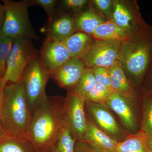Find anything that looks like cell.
<instances>
[{
	"label": "cell",
	"mask_w": 152,
	"mask_h": 152,
	"mask_svg": "<svg viewBox=\"0 0 152 152\" xmlns=\"http://www.w3.org/2000/svg\"><path fill=\"white\" fill-rule=\"evenodd\" d=\"M66 101L61 96H50L47 103L33 113L28 134L38 152H48L64 126Z\"/></svg>",
	"instance_id": "1"
},
{
	"label": "cell",
	"mask_w": 152,
	"mask_h": 152,
	"mask_svg": "<svg viewBox=\"0 0 152 152\" xmlns=\"http://www.w3.org/2000/svg\"><path fill=\"white\" fill-rule=\"evenodd\" d=\"M32 117L22 81L6 85L0 112V120L5 133L28 134Z\"/></svg>",
	"instance_id": "2"
},
{
	"label": "cell",
	"mask_w": 152,
	"mask_h": 152,
	"mask_svg": "<svg viewBox=\"0 0 152 152\" xmlns=\"http://www.w3.org/2000/svg\"><path fill=\"white\" fill-rule=\"evenodd\" d=\"M50 78V74L42 64L39 55L28 65L23 73L22 83L32 114L48 101L45 88Z\"/></svg>",
	"instance_id": "3"
},
{
	"label": "cell",
	"mask_w": 152,
	"mask_h": 152,
	"mask_svg": "<svg viewBox=\"0 0 152 152\" xmlns=\"http://www.w3.org/2000/svg\"><path fill=\"white\" fill-rule=\"evenodd\" d=\"M2 1L5 9L6 17L0 33L13 39L23 37L32 41L39 40L40 38L35 31L29 16V0Z\"/></svg>",
	"instance_id": "4"
},
{
	"label": "cell",
	"mask_w": 152,
	"mask_h": 152,
	"mask_svg": "<svg viewBox=\"0 0 152 152\" xmlns=\"http://www.w3.org/2000/svg\"><path fill=\"white\" fill-rule=\"evenodd\" d=\"M151 52V45L145 42L131 39L123 41L118 61L131 77L138 83L148 67Z\"/></svg>",
	"instance_id": "5"
},
{
	"label": "cell",
	"mask_w": 152,
	"mask_h": 152,
	"mask_svg": "<svg viewBox=\"0 0 152 152\" xmlns=\"http://www.w3.org/2000/svg\"><path fill=\"white\" fill-rule=\"evenodd\" d=\"M31 40L19 37L14 39L12 46L6 61V71L2 80L6 85L22 81L25 69L39 56V51Z\"/></svg>",
	"instance_id": "6"
},
{
	"label": "cell",
	"mask_w": 152,
	"mask_h": 152,
	"mask_svg": "<svg viewBox=\"0 0 152 152\" xmlns=\"http://www.w3.org/2000/svg\"><path fill=\"white\" fill-rule=\"evenodd\" d=\"M64 110V124L76 141L81 140L86 127L85 99L75 89L68 90Z\"/></svg>",
	"instance_id": "7"
},
{
	"label": "cell",
	"mask_w": 152,
	"mask_h": 152,
	"mask_svg": "<svg viewBox=\"0 0 152 152\" xmlns=\"http://www.w3.org/2000/svg\"><path fill=\"white\" fill-rule=\"evenodd\" d=\"M86 113L99 129L117 142L126 137L112 114L111 110L105 104L95 103L85 99Z\"/></svg>",
	"instance_id": "8"
},
{
	"label": "cell",
	"mask_w": 152,
	"mask_h": 152,
	"mask_svg": "<svg viewBox=\"0 0 152 152\" xmlns=\"http://www.w3.org/2000/svg\"><path fill=\"white\" fill-rule=\"evenodd\" d=\"M122 42L96 40L81 59L86 68L99 66L109 68L118 61Z\"/></svg>",
	"instance_id": "9"
},
{
	"label": "cell",
	"mask_w": 152,
	"mask_h": 152,
	"mask_svg": "<svg viewBox=\"0 0 152 152\" xmlns=\"http://www.w3.org/2000/svg\"><path fill=\"white\" fill-rule=\"evenodd\" d=\"M39 54L42 64L50 74L72 58L62 41L51 37L44 39Z\"/></svg>",
	"instance_id": "10"
},
{
	"label": "cell",
	"mask_w": 152,
	"mask_h": 152,
	"mask_svg": "<svg viewBox=\"0 0 152 152\" xmlns=\"http://www.w3.org/2000/svg\"><path fill=\"white\" fill-rule=\"evenodd\" d=\"M134 98L127 97L113 92L105 104L117 114L124 127L131 134L137 132L138 124Z\"/></svg>",
	"instance_id": "11"
},
{
	"label": "cell",
	"mask_w": 152,
	"mask_h": 152,
	"mask_svg": "<svg viewBox=\"0 0 152 152\" xmlns=\"http://www.w3.org/2000/svg\"><path fill=\"white\" fill-rule=\"evenodd\" d=\"M86 68L82 59L72 58L50 74V78L61 88L70 89L75 87Z\"/></svg>",
	"instance_id": "12"
},
{
	"label": "cell",
	"mask_w": 152,
	"mask_h": 152,
	"mask_svg": "<svg viewBox=\"0 0 152 152\" xmlns=\"http://www.w3.org/2000/svg\"><path fill=\"white\" fill-rule=\"evenodd\" d=\"M40 31L46 37L64 40L76 32L74 18L58 9L51 20L41 28Z\"/></svg>",
	"instance_id": "13"
},
{
	"label": "cell",
	"mask_w": 152,
	"mask_h": 152,
	"mask_svg": "<svg viewBox=\"0 0 152 152\" xmlns=\"http://www.w3.org/2000/svg\"><path fill=\"white\" fill-rule=\"evenodd\" d=\"M86 127L82 141L91 144L105 152H115L117 142L96 126L86 114Z\"/></svg>",
	"instance_id": "14"
},
{
	"label": "cell",
	"mask_w": 152,
	"mask_h": 152,
	"mask_svg": "<svg viewBox=\"0 0 152 152\" xmlns=\"http://www.w3.org/2000/svg\"><path fill=\"white\" fill-rule=\"evenodd\" d=\"M0 152H38L28 134L10 135L0 138Z\"/></svg>",
	"instance_id": "15"
},
{
	"label": "cell",
	"mask_w": 152,
	"mask_h": 152,
	"mask_svg": "<svg viewBox=\"0 0 152 152\" xmlns=\"http://www.w3.org/2000/svg\"><path fill=\"white\" fill-rule=\"evenodd\" d=\"M109 69L112 91L127 97L134 98V90L121 63L117 61Z\"/></svg>",
	"instance_id": "16"
},
{
	"label": "cell",
	"mask_w": 152,
	"mask_h": 152,
	"mask_svg": "<svg viewBox=\"0 0 152 152\" xmlns=\"http://www.w3.org/2000/svg\"><path fill=\"white\" fill-rule=\"evenodd\" d=\"M62 41L67 48L72 58L81 59L94 42L91 35L80 31L76 32Z\"/></svg>",
	"instance_id": "17"
},
{
	"label": "cell",
	"mask_w": 152,
	"mask_h": 152,
	"mask_svg": "<svg viewBox=\"0 0 152 152\" xmlns=\"http://www.w3.org/2000/svg\"><path fill=\"white\" fill-rule=\"evenodd\" d=\"M92 36L96 40L123 41L129 40V33L119 27L113 20L104 22L98 26Z\"/></svg>",
	"instance_id": "18"
},
{
	"label": "cell",
	"mask_w": 152,
	"mask_h": 152,
	"mask_svg": "<svg viewBox=\"0 0 152 152\" xmlns=\"http://www.w3.org/2000/svg\"><path fill=\"white\" fill-rule=\"evenodd\" d=\"M147 138L145 133L140 130L117 143L115 152H151L147 147Z\"/></svg>",
	"instance_id": "19"
},
{
	"label": "cell",
	"mask_w": 152,
	"mask_h": 152,
	"mask_svg": "<svg viewBox=\"0 0 152 152\" xmlns=\"http://www.w3.org/2000/svg\"><path fill=\"white\" fill-rule=\"evenodd\" d=\"M74 18L76 31L86 33L90 35H92L98 26L105 21L102 17L91 9L77 14Z\"/></svg>",
	"instance_id": "20"
},
{
	"label": "cell",
	"mask_w": 152,
	"mask_h": 152,
	"mask_svg": "<svg viewBox=\"0 0 152 152\" xmlns=\"http://www.w3.org/2000/svg\"><path fill=\"white\" fill-rule=\"evenodd\" d=\"M112 20L128 33L132 29L134 18L130 11L122 2L114 1Z\"/></svg>",
	"instance_id": "21"
},
{
	"label": "cell",
	"mask_w": 152,
	"mask_h": 152,
	"mask_svg": "<svg viewBox=\"0 0 152 152\" xmlns=\"http://www.w3.org/2000/svg\"><path fill=\"white\" fill-rule=\"evenodd\" d=\"M76 141L64 125L56 137L48 152H75Z\"/></svg>",
	"instance_id": "22"
},
{
	"label": "cell",
	"mask_w": 152,
	"mask_h": 152,
	"mask_svg": "<svg viewBox=\"0 0 152 152\" xmlns=\"http://www.w3.org/2000/svg\"><path fill=\"white\" fill-rule=\"evenodd\" d=\"M141 130L147 137L152 136V93L146 95L144 99Z\"/></svg>",
	"instance_id": "23"
},
{
	"label": "cell",
	"mask_w": 152,
	"mask_h": 152,
	"mask_svg": "<svg viewBox=\"0 0 152 152\" xmlns=\"http://www.w3.org/2000/svg\"><path fill=\"white\" fill-rule=\"evenodd\" d=\"M96 83L91 68H86L75 88L81 96L86 99L88 93Z\"/></svg>",
	"instance_id": "24"
},
{
	"label": "cell",
	"mask_w": 152,
	"mask_h": 152,
	"mask_svg": "<svg viewBox=\"0 0 152 152\" xmlns=\"http://www.w3.org/2000/svg\"><path fill=\"white\" fill-rule=\"evenodd\" d=\"M113 91L97 83L92 89L88 93L85 99L95 103L106 104Z\"/></svg>",
	"instance_id": "25"
},
{
	"label": "cell",
	"mask_w": 152,
	"mask_h": 152,
	"mask_svg": "<svg viewBox=\"0 0 152 152\" xmlns=\"http://www.w3.org/2000/svg\"><path fill=\"white\" fill-rule=\"evenodd\" d=\"M14 39L0 33V69L3 76L6 71V61L12 46Z\"/></svg>",
	"instance_id": "26"
},
{
	"label": "cell",
	"mask_w": 152,
	"mask_h": 152,
	"mask_svg": "<svg viewBox=\"0 0 152 152\" xmlns=\"http://www.w3.org/2000/svg\"><path fill=\"white\" fill-rule=\"evenodd\" d=\"M59 1L57 0H29V6L42 7L46 13L48 21L51 20L58 12Z\"/></svg>",
	"instance_id": "27"
},
{
	"label": "cell",
	"mask_w": 152,
	"mask_h": 152,
	"mask_svg": "<svg viewBox=\"0 0 152 152\" xmlns=\"http://www.w3.org/2000/svg\"><path fill=\"white\" fill-rule=\"evenodd\" d=\"M91 69L96 83L103 85L112 91L108 68L96 66Z\"/></svg>",
	"instance_id": "28"
},
{
	"label": "cell",
	"mask_w": 152,
	"mask_h": 152,
	"mask_svg": "<svg viewBox=\"0 0 152 152\" xmlns=\"http://www.w3.org/2000/svg\"><path fill=\"white\" fill-rule=\"evenodd\" d=\"M88 3L87 0H64L59 2V10L78 12L83 9Z\"/></svg>",
	"instance_id": "29"
},
{
	"label": "cell",
	"mask_w": 152,
	"mask_h": 152,
	"mask_svg": "<svg viewBox=\"0 0 152 152\" xmlns=\"http://www.w3.org/2000/svg\"><path fill=\"white\" fill-rule=\"evenodd\" d=\"M93 2L106 16L112 18L114 1L111 0H94Z\"/></svg>",
	"instance_id": "30"
},
{
	"label": "cell",
	"mask_w": 152,
	"mask_h": 152,
	"mask_svg": "<svg viewBox=\"0 0 152 152\" xmlns=\"http://www.w3.org/2000/svg\"><path fill=\"white\" fill-rule=\"evenodd\" d=\"M75 152H105L91 144L82 141H76Z\"/></svg>",
	"instance_id": "31"
},
{
	"label": "cell",
	"mask_w": 152,
	"mask_h": 152,
	"mask_svg": "<svg viewBox=\"0 0 152 152\" xmlns=\"http://www.w3.org/2000/svg\"><path fill=\"white\" fill-rule=\"evenodd\" d=\"M6 11L4 6L0 3V32L2 30L5 20Z\"/></svg>",
	"instance_id": "32"
},
{
	"label": "cell",
	"mask_w": 152,
	"mask_h": 152,
	"mask_svg": "<svg viewBox=\"0 0 152 152\" xmlns=\"http://www.w3.org/2000/svg\"><path fill=\"white\" fill-rule=\"evenodd\" d=\"M5 86L3 82L2 79H0V112L2 104L4 88Z\"/></svg>",
	"instance_id": "33"
},
{
	"label": "cell",
	"mask_w": 152,
	"mask_h": 152,
	"mask_svg": "<svg viewBox=\"0 0 152 152\" xmlns=\"http://www.w3.org/2000/svg\"><path fill=\"white\" fill-rule=\"evenodd\" d=\"M146 144L148 149L151 152H152V136L147 137Z\"/></svg>",
	"instance_id": "34"
},
{
	"label": "cell",
	"mask_w": 152,
	"mask_h": 152,
	"mask_svg": "<svg viewBox=\"0 0 152 152\" xmlns=\"http://www.w3.org/2000/svg\"><path fill=\"white\" fill-rule=\"evenodd\" d=\"M4 134V128H3L1 122V120H0V138Z\"/></svg>",
	"instance_id": "35"
},
{
	"label": "cell",
	"mask_w": 152,
	"mask_h": 152,
	"mask_svg": "<svg viewBox=\"0 0 152 152\" xmlns=\"http://www.w3.org/2000/svg\"><path fill=\"white\" fill-rule=\"evenodd\" d=\"M3 77H4V76H3V74H2L1 69H0V79H3Z\"/></svg>",
	"instance_id": "36"
}]
</instances>
